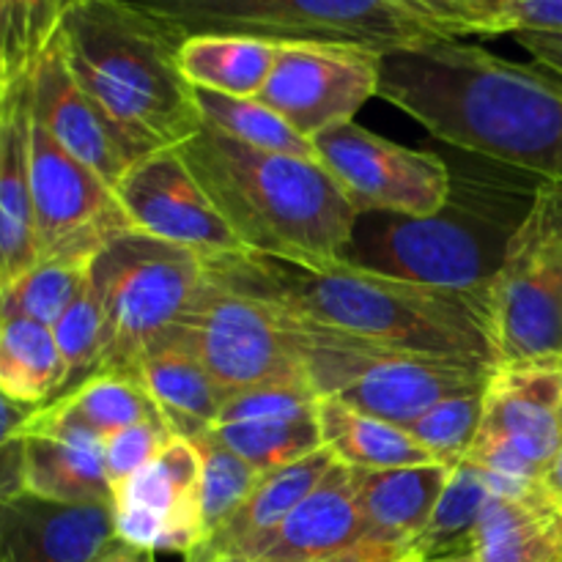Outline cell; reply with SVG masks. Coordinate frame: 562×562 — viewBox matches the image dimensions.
Masks as SVG:
<instances>
[{
  "label": "cell",
  "instance_id": "1",
  "mask_svg": "<svg viewBox=\"0 0 562 562\" xmlns=\"http://www.w3.org/2000/svg\"><path fill=\"white\" fill-rule=\"evenodd\" d=\"M228 289L302 327L497 371L503 366L492 294L434 289L351 263H305L236 252L209 261Z\"/></svg>",
  "mask_w": 562,
  "mask_h": 562
},
{
  "label": "cell",
  "instance_id": "2",
  "mask_svg": "<svg viewBox=\"0 0 562 562\" xmlns=\"http://www.w3.org/2000/svg\"><path fill=\"white\" fill-rule=\"evenodd\" d=\"M379 97L456 148L562 179V77L461 38L382 55Z\"/></svg>",
  "mask_w": 562,
  "mask_h": 562
},
{
  "label": "cell",
  "instance_id": "3",
  "mask_svg": "<svg viewBox=\"0 0 562 562\" xmlns=\"http://www.w3.org/2000/svg\"><path fill=\"white\" fill-rule=\"evenodd\" d=\"M176 151L247 252L324 267L360 214L318 159L261 151L203 126Z\"/></svg>",
  "mask_w": 562,
  "mask_h": 562
},
{
  "label": "cell",
  "instance_id": "4",
  "mask_svg": "<svg viewBox=\"0 0 562 562\" xmlns=\"http://www.w3.org/2000/svg\"><path fill=\"white\" fill-rule=\"evenodd\" d=\"M75 80L148 154L203 130L195 88L179 69L173 33L121 0H80L58 36Z\"/></svg>",
  "mask_w": 562,
  "mask_h": 562
},
{
  "label": "cell",
  "instance_id": "5",
  "mask_svg": "<svg viewBox=\"0 0 562 562\" xmlns=\"http://www.w3.org/2000/svg\"><path fill=\"white\" fill-rule=\"evenodd\" d=\"M176 38L250 36L263 42L357 44L395 49L464 38L442 0H121Z\"/></svg>",
  "mask_w": 562,
  "mask_h": 562
},
{
  "label": "cell",
  "instance_id": "6",
  "mask_svg": "<svg viewBox=\"0 0 562 562\" xmlns=\"http://www.w3.org/2000/svg\"><path fill=\"white\" fill-rule=\"evenodd\" d=\"M508 195L486 184L459 195L453 187L434 214H360L340 261L434 289L492 294L510 234L527 212H514Z\"/></svg>",
  "mask_w": 562,
  "mask_h": 562
},
{
  "label": "cell",
  "instance_id": "7",
  "mask_svg": "<svg viewBox=\"0 0 562 562\" xmlns=\"http://www.w3.org/2000/svg\"><path fill=\"white\" fill-rule=\"evenodd\" d=\"M289 324L300 340L305 379L318 398H335L401 428L442 401L481 393L494 373L467 362Z\"/></svg>",
  "mask_w": 562,
  "mask_h": 562
},
{
  "label": "cell",
  "instance_id": "8",
  "mask_svg": "<svg viewBox=\"0 0 562 562\" xmlns=\"http://www.w3.org/2000/svg\"><path fill=\"white\" fill-rule=\"evenodd\" d=\"M91 283L110 329L104 371L132 373L143 351L184 327L209 285V261L140 231H124L97 252Z\"/></svg>",
  "mask_w": 562,
  "mask_h": 562
},
{
  "label": "cell",
  "instance_id": "9",
  "mask_svg": "<svg viewBox=\"0 0 562 562\" xmlns=\"http://www.w3.org/2000/svg\"><path fill=\"white\" fill-rule=\"evenodd\" d=\"M503 362L562 357V179L538 181L492 285Z\"/></svg>",
  "mask_w": 562,
  "mask_h": 562
},
{
  "label": "cell",
  "instance_id": "10",
  "mask_svg": "<svg viewBox=\"0 0 562 562\" xmlns=\"http://www.w3.org/2000/svg\"><path fill=\"white\" fill-rule=\"evenodd\" d=\"M562 442V357L503 362L483 393L467 461L510 483L547 477Z\"/></svg>",
  "mask_w": 562,
  "mask_h": 562
},
{
  "label": "cell",
  "instance_id": "11",
  "mask_svg": "<svg viewBox=\"0 0 562 562\" xmlns=\"http://www.w3.org/2000/svg\"><path fill=\"white\" fill-rule=\"evenodd\" d=\"M225 398L280 382H307L294 327L263 302L209 272L195 311L179 329Z\"/></svg>",
  "mask_w": 562,
  "mask_h": 562
},
{
  "label": "cell",
  "instance_id": "12",
  "mask_svg": "<svg viewBox=\"0 0 562 562\" xmlns=\"http://www.w3.org/2000/svg\"><path fill=\"white\" fill-rule=\"evenodd\" d=\"M316 159L357 214H434L450 201L453 176L442 157L387 140L360 124L313 137Z\"/></svg>",
  "mask_w": 562,
  "mask_h": 562
},
{
  "label": "cell",
  "instance_id": "13",
  "mask_svg": "<svg viewBox=\"0 0 562 562\" xmlns=\"http://www.w3.org/2000/svg\"><path fill=\"white\" fill-rule=\"evenodd\" d=\"M382 53L357 44L283 42L272 75L258 93L291 130L313 140L322 132L355 121L379 97Z\"/></svg>",
  "mask_w": 562,
  "mask_h": 562
},
{
  "label": "cell",
  "instance_id": "14",
  "mask_svg": "<svg viewBox=\"0 0 562 562\" xmlns=\"http://www.w3.org/2000/svg\"><path fill=\"white\" fill-rule=\"evenodd\" d=\"M31 195L38 258H97L132 231L115 190L71 157L31 115Z\"/></svg>",
  "mask_w": 562,
  "mask_h": 562
},
{
  "label": "cell",
  "instance_id": "15",
  "mask_svg": "<svg viewBox=\"0 0 562 562\" xmlns=\"http://www.w3.org/2000/svg\"><path fill=\"white\" fill-rule=\"evenodd\" d=\"M132 231L198 252L206 261L245 252L176 148L143 157L115 187Z\"/></svg>",
  "mask_w": 562,
  "mask_h": 562
},
{
  "label": "cell",
  "instance_id": "16",
  "mask_svg": "<svg viewBox=\"0 0 562 562\" xmlns=\"http://www.w3.org/2000/svg\"><path fill=\"white\" fill-rule=\"evenodd\" d=\"M201 450L176 437L143 470L113 488L115 532L148 552L190 554L203 543Z\"/></svg>",
  "mask_w": 562,
  "mask_h": 562
},
{
  "label": "cell",
  "instance_id": "17",
  "mask_svg": "<svg viewBox=\"0 0 562 562\" xmlns=\"http://www.w3.org/2000/svg\"><path fill=\"white\" fill-rule=\"evenodd\" d=\"M31 115L64 151L80 159L113 190L148 157L146 148L137 146L75 80L58 42L49 44L31 71Z\"/></svg>",
  "mask_w": 562,
  "mask_h": 562
},
{
  "label": "cell",
  "instance_id": "18",
  "mask_svg": "<svg viewBox=\"0 0 562 562\" xmlns=\"http://www.w3.org/2000/svg\"><path fill=\"white\" fill-rule=\"evenodd\" d=\"M212 434L256 472L289 467L324 448L318 395L307 382H280L225 398Z\"/></svg>",
  "mask_w": 562,
  "mask_h": 562
},
{
  "label": "cell",
  "instance_id": "19",
  "mask_svg": "<svg viewBox=\"0 0 562 562\" xmlns=\"http://www.w3.org/2000/svg\"><path fill=\"white\" fill-rule=\"evenodd\" d=\"M450 470L453 467L445 464L351 470L362 532L355 552L344 562L415 560V543L442 497Z\"/></svg>",
  "mask_w": 562,
  "mask_h": 562
},
{
  "label": "cell",
  "instance_id": "20",
  "mask_svg": "<svg viewBox=\"0 0 562 562\" xmlns=\"http://www.w3.org/2000/svg\"><path fill=\"white\" fill-rule=\"evenodd\" d=\"M115 538L113 503H55L22 486L0 499V562H91Z\"/></svg>",
  "mask_w": 562,
  "mask_h": 562
},
{
  "label": "cell",
  "instance_id": "21",
  "mask_svg": "<svg viewBox=\"0 0 562 562\" xmlns=\"http://www.w3.org/2000/svg\"><path fill=\"white\" fill-rule=\"evenodd\" d=\"M20 486L55 503H113L104 439L49 404L36 406L20 434Z\"/></svg>",
  "mask_w": 562,
  "mask_h": 562
},
{
  "label": "cell",
  "instance_id": "22",
  "mask_svg": "<svg viewBox=\"0 0 562 562\" xmlns=\"http://www.w3.org/2000/svg\"><path fill=\"white\" fill-rule=\"evenodd\" d=\"M38 261L31 195V75L0 82V289Z\"/></svg>",
  "mask_w": 562,
  "mask_h": 562
},
{
  "label": "cell",
  "instance_id": "23",
  "mask_svg": "<svg viewBox=\"0 0 562 562\" xmlns=\"http://www.w3.org/2000/svg\"><path fill=\"white\" fill-rule=\"evenodd\" d=\"M488 475V472H486ZM492 499L477 521V562H562V499L543 481L510 483L488 475Z\"/></svg>",
  "mask_w": 562,
  "mask_h": 562
},
{
  "label": "cell",
  "instance_id": "24",
  "mask_svg": "<svg viewBox=\"0 0 562 562\" xmlns=\"http://www.w3.org/2000/svg\"><path fill=\"white\" fill-rule=\"evenodd\" d=\"M335 456L327 448L305 456L280 470L263 472L252 486L250 497L234 516L198 547V552L217 554L228 562H256L263 558L272 538L285 525L296 505L324 481Z\"/></svg>",
  "mask_w": 562,
  "mask_h": 562
},
{
  "label": "cell",
  "instance_id": "25",
  "mask_svg": "<svg viewBox=\"0 0 562 562\" xmlns=\"http://www.w3.org/2000/svg\"><path fill=\"white\" fill-rule=\"evenodd\" d=\"M360 532L351 470L335 461L324 481L285 519L261 560L344 562L355 552Z\"/></svg>",
  "mask_w": 562,
  "mask_h": 562
},
{
  "label": "cell",
  "instance_id": "26",
  "mask_svg": "<svg viewBox=\"0 0 562 562\" xmlns=\"http://www.w3.org/2000/svg\"><path fill=\"white\" fill-rule=\"evenodd\" d=\"M132 376L146 387L176 437L195 439L212 431L225 404L223 390L212 382L179 329L143 351Z\"/></svg>",
  "mask_w": 562,
  "mask_h": 562
},
{
  "label": "cell",
  "instance_id": "27",
  "mask_svg": "<svg viewBox=\"0 0 562 562\" xmlns=\"http://www.w3.org/2000/svg\"><path fill=\"white\" fill-rule=\"evenodd\" d=\"M322 442L338 464L351 470H398V467L437 464L406 428L382 417L366 415L335 398H318Z\"/></svg>",
  "mask_w": 562,
  "mask_h": 562
},
{
  "label": "cell",
  "instance_id": "28",
  "mask_svg": "<svg viewBox=\"0 0 562 562\" xmlns=\"http://www.w3.org/2000/svg\"><path fill=\"white\" fill-rule=\"evenodd\" d=\"M66 390V366L53 327L0 305V393L44 406Z\"/></svg>",
  "mask_w": 562,
  "mask_h": 562
},
{
  "label": "cell",
  "instance_id": "29",
  "mask_svg": "<svg viewBox=\"0 0 562 562\" xmlns=\"http://www.w3.org/2000/svg\"><path fill=\"white\" fill-rule=\"evenodd\" d=\"M278 44L250 36H190L179 44V69L192 88L256 99L272 75Z\"/></svg>",
  "mask_w": 562,
  "mask_h": 562
},
{
  "label": "cell",
  "instance_id": "30",
  "mask_svg": "<svg viewBox=\"0 0 562 562\" xmlns=\"http://www.w3.org/2000/svg\"><path fill=\"white\" fill-rule=\"evenodd\" d=\"M492 494L494 488L486 472L470 461L453 467L426 530L417 538L412 558L417 562L472 558L477 521Z\"/></svg>",
  "mask_w": 562,
  "mask_h": 562
},
{
  "label": "cell",
  "instance_id": "31",
  "mask_svg": "<svg viewBox=\"0 0 562 562\" xmlns=\"http://www.w3.org/2000/svg\"><path fill=\"white\" fill-rule=\"evenodd\" d=\"M49 406L80 426L91 428L102 439L140 423L165 420L146 387L132 373L119 371H104L86 379L75 390L49 401Z\"/></svg>",
  "mask_w": 562,
  "mask_h": 562
},
{
  "label": "cell",
  "instance_id": "32",
  "mask_svg": "<svg viewBox=\"0 0 562 562\" xmlns=\"http://www.w3.org/2000/svg\"><path fill=\"white\" fill-rule=\"evenodd\" d=\"M195 104L206 130L220 132V135L245 143V146L261 148V151L316 159L313 140L291 130L261 99L225 97V93L195 88Z\"/></svg>",
  "mask_w": 562,
  "mask_h": 562
},
{
  "label": "cell",
  "instance_id": "33",
  "mask_svg": "<svg viewBox=\"0 0 562 562\" xmlns=\"http://www.w3.org/2000/svg\"><path fill=\"white\" fill-rule=\"evenodd\" d=\"M80 0H0V82L20 80L58 36Z\"/></svg>",
  "mask_w": 562,
  "mask_h": 562
},
{
  "label": "cell",
  "instance_id": "34",
  "mask_svg": "<svg viewBox=\"0 0 562 562\" xmlns=\"http://www.w3.org/2000/svg\"><path fill=\"white\" fill-rule=\"evenodd\" d=\"M86 258H38L27 272L0 289V305L53 327L91 274Z\"/></svg>",
  "mask_w": 562,
  "mask_h": 562
},
{
  "label": "cell",
  "instance_id": "35",
  "mask_svg": "<svg viewBox=\"0 0 562 562\" xmlns=\"http://www.w3.org/2000/svg\"><path fill=\"white\" fill-rule=\"evenodd\" d=\"M53 335L66 366L64 393H69L77 384L104 371L110 349V329L102 300H99L97 289L91 283V274H88L80 294L64 311V316L53 324Z\"/></svg>",
  "mask_w": 562,
  "mask_h": 562
},
{
  "label": "cell",
  "instance_id": "36",
  "mask_svg": "<svg viewBox=\"0 0 562 562\" xmlns=\"http://www.w3.org/2000/svg\"><path fill=\"white\" fill-rule=\"evenodd\" d=\"M201 450V525L203 541L212 538L239 505L250 497L252 486L258 483L261 472L252 470L245 459L234 453L228 445L220 442L212 431L192 439Z\"/></svg>",
  "mask_w": 562,
  "mask_h": 562
},
{
  "label": "cell",
  "instance_id": "37",
  "mask_svg": "<svg viewBox=\"0 0 562 562\" xmlns=\"http://www.w3.org/2000/svg\"><path fill=\"white\" fill-rule=\"evenodd\" d=\"M464 36L562 31V0H442Z\"/></svg>",
  "mask_w": 562,
  "mask_h": 562
},
{
  "label": "cell",
  "instance_id": "38",
  "mask_svg": "<svg viewBox=\"0 0 562 562\" xmlns=\"http://www.w3.org/2000/svg\"><path fill=\"white\" fill-rule=\"evenodd\" d=\"M483 393L486 390L442 401V404L431 406L426 415L417 417L415 423H409L406 431L415 437L420 448H426L434 456L437 464L459 467L461 461H467V453L475 442L477 426H481Z\"/></svg>",
  "mask_w": 562,
  "mask_h": 562
},
{
  "label": "cell",
  "instance_id": "39",
  "mask_svg": "<svg viewBox=\"0 0 562 562\" xmlns=\"http://www.w3.org/2000/svg\"><path fill=\"white\" fill-rule=\"evenodd\" d=\"M176 439L173 428L165 420H148L140 426L124 428L104 439V467L113 488L135 475L137 470L157 459L165 448Z\"/></svg>",
  "mask_w": 562,
  "mask_h": 562
},
{
  "label": "cell",
  "instance_id": "40",
  "mask_svg": "<svg viewBox=\"0 0 562 562\" xmlns=\"http://www.w3.org/2000/svg\"><path fill=\"white\" fill-rule=\"evenodd\" d=\"M514 38L530 53L532 64L562 77V31H521Z\"/></svg>",
  "mask_w": 562,
  "mask_h": 562
},
{
  "label": "cell",
  "instance_id": "41",
  "mask_svg": "<svg viewBox=\"0 0 562 562\" xmlns=\"http://www.w3.org/2000/svg\"><path fill=\"white\" fill-rule=\"evenodd\" d=\"M33 406H25V404H16V401H11L9 395L0 393V450L5 448V445H11L16 439V434H20L22 423L31 417Z\"/></svg>",
  "mask_w": 562,
  "mask_h": 562
},
{
  "label": "cell",
  "instance_id": "42",
  "mask_svg": "<svg viewBox=\"0 0 562 562\" xmlns=\"http://www.w3.org/2000/svg\"><path fill=\"white\" fill-rule=\"evenodd\" d=\"M22 477V445L20 439H14L11 445H5L0 450V499L9 492L20 488Z\"/></svg>",
  "mask_w": 562,
  "mask_h": 562
},
{
  "label": "cell",
  "instance_id": "43",
  "mask_svg": "<svg viewBox=\"0 0 562 562\" xmlns=\"http://www.w3.org/2000/svg\"><path fill=\"white\" fill-rule=\"evenodd\" d=\"M91 562H157V554L148 552V549L132 547V543L115 538V541L110 543V547Z\"/></svg>",
  "mask_w": 562,
  "mask_h": 562
},
{
  "label": "cell",
  "instance_id": "44",
  "mask_svg": "<svg viewBox=\"0 0 562 562\" xmlns=\"http://www.w3.org/2000/svg\"><path fill=\"white\" fill-rule=\"evenodd\" d=\"M543 483H547L549 492H552L554 497L562 499V442H560V448H558V456H554L552 467H549L547 477H543Z\"/></svg>",
  "mask_w": 562,
  "mask_h": 562
},
{
  "label": "cell",
  "instance_id": "45",
  "mask_svg": "<svg viewBox=\"0 0 562 562\" xmlns=\"http://www.w3.org/2000/svg\"><path fill=\"white\" fill-rule=\"evenodd\" d=\"M184 562H228V560L217 558V554H206V552H198V549H192V552L184 558Z\"/></svg>",
  "mask_w": 562,
  "mask_h": 562
},
{
  "label": "cell",
  "instance_id": "46",
  "mask_svg": "<svg viewBox=\"0 0 562 562\" xmlns=\"http://www.w3.org/2000/svg\"><path fill=\"white\" fill-rule=\"evenodd\" d=\"M442 562H477L475 558H453V560H442Z\"/></svg>",
  "mask_w": 562,
  "mask_h": 562
},
{
  "label": "cell",
  "instance_id": "47",
  "mask_svg": "<svg viewBox=\"0 0 562 562\" xmlns=\"http://www.w3.org/2000/svg\"><path fill=\"white\" fill-rule=\"evenodd\" d=\"M256 562H283V560H256Z\"/></svg>",
  "mask_w": 562,
  "mask_h": 562
},
{
  "label": "cell",
  "instance_id": "48",
  "mask_svg": "<svg viewBox=\"0 0 562 562\" xmlns=\"http://www.w3.org/2000/svg\"><path fill=\"white\" fill-rule=\"evenodd\" d=\"M406 562H417V560H406Z\"/></svg>",
  "mask_w": 562,
  "mask_h": 562
}]
</instances>
